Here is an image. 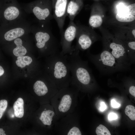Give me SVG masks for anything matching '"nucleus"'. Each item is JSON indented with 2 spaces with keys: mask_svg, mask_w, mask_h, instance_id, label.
Listing matches in <instances>:
<instances>
[{
  "mask_svg": "<svg viewBox=\"0 0 135 135\" xmlns=\"http://www.w3.org/2000/svg\"><path fill=\"white\" fill-rule=\"evenodd\" d=\"M80 51L74 50L67 54V58L71 74V86L82 90H88L93 84L94 78L88 62L82 60Z\"/></svg>",
  "mask_w": 135,
  "mask_h": 135,
  "instance_id": "obj_1",
  "label": "nucleus"
},
{
  "mask_svg": "<svg viewBox=\"0 0 135 135\" xmlns=\"http://www.w3.org/2000/svg\"><path fill=\"white\" fill-rule=\"evenodd\" d=\"M47 69L58 90L70 86L71 74L67 54L60 52L49 56Z\"/></svg>",
  "mask_w": 135,
  "mask_h": 135,
  "instance_id": "obj_2",
  "label": "nucleus"
},
{
  "mask_svg": "<svg viewBox=\"0 0 135 135\" xmlns=\"http://www.w3.org/2000/svg\"><path fill=\"white\" fill-rule=\"evenodd\" d=\"M78 90L70 85L60 89L51 99L50 104L58 120L75 111Z\"/></svg>",
  "mask_w": 135,
  "mask_h": 135,
  "instance_id": "obj_3",
  "label": "nucleus"
},
{
  "mask_svg": "<svg viewBox=\"0 0 135 135\" xmlns=\"http://www.w3.org/2000/svg\"><path fill=\"white\" fill-rule=\"evenodd\" d=\"M50 24H40L32 25L30 32L34 35L37 48L50 56L60 52V45L53 34Z\"/></svg>",
  "mask_w": 135,
  "mask_h": 135,
  "instance_id": "obj_4",
  "label": "nucleus"
},
{
  "mask_svg": "<svg viewBox=\"0 0 135 135\" xmlns=\"http://www.w3.org/2000/svg\"><path fill=\"white\" fill-rule=\"evenodd\" d=\"M87 54L90 60L102 74H112L130 69V68L118 62L104 48H103L102 52L99 54H94L88 51Z\"/></svg>",
  "mask_w": 135,
  "mask_h": 135,
  "instance_id": "obj_5",
  "label": "nucleus"
},
{
  "mask_svg": "<svg viewBox=\"0 0 135 135\" xmlns=\"http://www.w3.org/2000/svg\"><path fill=\"white\" fill-rule=\"evenodd\" d=\"M103 48L110 52L120 63L130 68L131 64L122 41L108 30H102Z\"/></svg>",
  "mask_w": 135,
  "mask_h": 135,
  "instance_id": "obj_6",
  "label": "nucleus"
},
{
  "mask_svg": "<svg viewBox=\"0 0 135 135\" xmlns=\"http://www.w3.org/2000/svg\"><path fill=\"white\" fill-rule=\"evenodd\" d=\"M32 25L23 17L17 20L0 24V38L7 42L30 33Z\"/></svg>",
  "mask_w": 135,
  "mask_h": 135,
  "instance_id": "obj_7",
  "label": "nucleus"
},
{
  "mask_svg": "<svg viewBox=\"0 0 135 135\" xmlns=\"http://www.w3.org/2000/svg\"><path fill=\"white\" fill-rule=\"evenodd\" d=\"M23 9L26 13L32 14L40 24H50L53 18L51 0H36L26 5Z\"/></svg>",
  "mask_w": 135,
  "mask_h": 135,
  "instance_id": "obj_8",
  "label": "nucleus"
},
{
  "mask_svg": "<svg viewBox=\"0 0 135 135\" xmlns=\"http://www.w3.org/2000/svg\"><path fill=\"white\" fill-rule=\"evenodd\" d=\"M76 25V42L74 50H88L94 43L102 39L90 26L77 24Z\"/></svg>",
  "mask_w": 135,
  "mask_h": 135,
  "instance_id": "obj_9",
  "label": "nucleus"
},
{
  "mask_svg": "<svg viewBox=\"0 0 135 135\" xmlns=\"http://www.w3.org/2000/svg\"><path fill=\"white\" fill-rule=\"evenodd\" d=\"M78 116L75 112L58 120L54 129V134L60 135H81L78 125Z\"/></svg>",
  "mask_w": 135,
  "mask_h": 135,
  "instance_id": "obj_10",
  "label": "nucleus"
},
{
  "mask_svg": "<svg viewBox=\"0 0 135 135\" xmlns=\"http://www.w3.org/2000/svg\"><path fill=\"white\" fill-rule=\"evenodd\" d=\"M24 17L22 11L13 0H0V24Z\"/></svg>",
  "mask_w": 135,
  "mask_h": 135,
  "instance_id": "obj_11",
  "label": "nucleus"
},
{
  "mask_svg": "<svg viewBox=\"0 0 135 135\" xmlns=\"http://www.w3.org/2000/svg\"><path fill=\"white\" fill-rule=\"evenodd\" d=\"M77 25L74 21H70L68 26L61 35L60 44L62 47L60 53L63 55L69 54L72 52L74 47L73 41L76 38Z\"/></svg>",
  "mask_w": 135,
  "mask_h": 135,
  "instance_id": "obj_12",
  "label": "nucleus"
},
{
  "mask_svg": "<svg viewBox=\"0 0 135 135\" xmlns=\"http://www.w3.org/2000/svg\"><path fill=\"white\" fill-rule=\"evenodd\" d=\"M69 0H51L53 16L58 26L60 32L62 34L66 16V10Z\"/></svg>",
  "mask_w": 135,
  "mask_h": 135,
  "instance_id": "obj_13",
  "label": "nucleus"
},
{
  "mask_svg": "<svg viewBox=\"0 0 135 135\" xmlns=\"http://www.w3.org/2000/svg\"><path fill=\"white\" fill-rule=\"evenodd\" d=\"M115 12V18L118 22L129 23L135 20V4L128 6L122 4L117 6Z\"/></svg>",
  "mask_w": 135,
  "mask_h": 135,
  "instance_id": "obj_14",
  "label": "nucleus"
},
{
  "mask_svg": "<svg viewBox=\"0 0 135 135\" xmlns=\"http://www.w3.org/2000/svg\"><path fill=\"white\" fill-rule=\"evenodd\" d=\"M104 11L96 9L95 7L92 8L89 24L91 28H97L102 25L105 17Z\"/></svg>",
  "mask_w": 135,
  "mask_h": 135,
  "instance_id": "obj_15",
  "label": "nucleus"
},
{
  "mask_svg": "<svg viewBox=\"0 0 135 135\" xmlns=\"http://www.w3.org/2000/svg\"><path fill=\"white\" fill-rule=\"evenodd\" d=\"M83 6L82 0H69L67 8L66 16L68 17L70 21H74Z\"/></svg>",
  "mask_w": 135,
  "mask_h": 135,
  "instance_id": "obj_16",
  "label": "nucleus"
},
{
  "mask_svg": "<svg viewBox=\"0 0 135 135\" xmlns=\"http://www.w3.org/2000/svg\"><path fill=\"white\" fill-rule=\"evenodd\" d=\"M120 32H117L114 34L116 37L122 40L135 41V29L134 28L125 26L120 27Z\"/></svg>",
  "mask_w": 135,
  "mask_h": 135,
  "instance_id": "obj_17",
  "label": "nucleus"
},
{
  "mask_svg": "<svg viewBox=\"0 0 135 135\" xmlns=\"http://www.w3.org/2000/svg\"><path fill=\"white\" fill-rule=\"evenodd\" d=\"M124 46L130 64L135 62V41H128L120 40Z\"/></svg>",
  "mask_w": 135,
  "mask_h": 135,
  "instance_id": "obj_18",
  "label": "nucleus"
},
{
  "mask_svg": "<svg viewBox=\"0 0 135 135\" xmlns=\"http://www.w3.org/2000/svg\"><path fill=\"white\" fill-rule=\"evenodd\" d=\"M21 37L14 40V43L16 46L13 50L14 54L16 56H23L25 55L27 52L26 47L24 46L23 39Z\"/></svg>",
  "mask_w": 135,
  "mask_h": 135,
  "instance_id": "obj_19",
  "label": "nucleus"
},
{
  "mask_svg": "<svg viewBox=\"0 0 135 135\" xmlns=\"http://www.w3.org/2000/svg\"><path fill=\"white\" fill-rule=\"evenodd\" d=\"M24 102L21 98H18L14 104L13 107L15 116L18 118L23 117L24 114Z\"/></svg>",
  "mask_w": 135,
  "mask_h": 135,
  "instance_id": "obj_20",
  "label": "nucleus"
},
{
  "mask_svg": "<svg viewBox=\"0 0 135 135\" xmlns=\"http://www.w3.org/2000/svg\"><path fill=\"white\" fill-rule=\"evenodd\" d=\"M17 60L16 61L17 66L21 68L25 67L26 65H29L32 61V58L28 56H18Z\"/></svg>",
  "mask_w": 135,
  "mask_h": 135,
  "instance_id": "obj_21",
  "label": "nucleus"
},
{
  "mask_svg": "<svg viewBox=\"0 0 135 135\" xmlns=\"http://www.w3.org/2000/svg\"><path fill=\"white\" fill-rule=\"evenodd\" d=\"M126 114L133 120H135V108L132 105L127 106L125 110Z\"/></svg>",
  "mask_w": 135,
  "mask_h": 135,
  "instance_id": "obj_22",
  "label": "nucleus"
},
{
  "mask_svg": "<svg viewBox=\"0 0 135 135\" xmlns=\"http://www.w3.org/2000/svg\"><path fill=\"white\" fill-rule=\"evenodd\" d=\"M97 135H111V134L108 129L105 126L100 124L97 127L96 131Z\"/></svg>",
  "mask_w": 135,
  "mask_h": 135,
  "instance_id": "obj_23",
  "label": "nucleus"
},
{
  "mask_svg": "<svg viewBox=\"0 0 135 135\" xmlns=\"http://www.w3.org/2000/svg\"><path fill=\"white\" fill-rule=\"evenodd\" d=\"M8 106L7 101L5 100H0V109L4 112Z\"/></svg>",
  "mask_w": 135,
  "mask_h": 135,
  "instance_id": "obj_24",
  "label": "nucleus"
},
{
  "mask_svg": "<svg viewBox=\"0 0 135 135\" xmlns=\"http://www.w3.org/2000/svg\"><path fill=\"white\" fill-rule=\"evenodd\" d=\"M117 115L115 113L111 112L108 115V119L110 120H116L117 118Z\"/></svg>",
  "mask_w": 135,
  "mask_h": 135,
  "instance_id": "obj_25",
  "label": "nucleus"
},
{
  "mask_svg": "<svg viewBox=\"0 0 135 135\" xmlns=\"http://www.w3.org/2000/svg\"><path fill=\"white\" fill-rule=\"evenodd\" d=\"M129 92L133 96H135V86H132L129 88Z\"/></svg>",
  "mask_w": 135,
  "mask_h": 135,
  "instance_id": "obj_26",
  "label": "nucleus"
},
{
  "mask_svg": "<svg viewBox=\"0 0 135 135\" xmlns=\"http://www.w3.org/2000/svg\"><path fill=\"white\" fill-rule=\"evenodd\" d=\"M112 107L113 108H118L120 106V104L114 100H112L111 102Z\"/></svg>",
  "mask_w": 135,
  "mask_h": 135,
  "instance_id": "obj_27",
  "label": "nucleus"
},
{
  "mask_svg": "<svg viewBox=\"0 0 135 135\" xmlns=\"http://www.w3.org/2000/svg\"><path fill=\"white\" fill-rule=\"evenodd\" d=\"M106 108V105L104 102H102L100 104V110L101 111H103Z\"/></svg>",
  "mask_w": 135,
  "mask_h": 135,
  "instance_id": "obj_28",
  "label": "nucleus"
},
{
  "mask_svg": "<svg viewBox=\"0 0 135 135\" xmlns=\"http://www.w3.org/2000/svg\"><path fill=\"white\" fill-rule=\"evenodd\" d=\"M4 72V70L2 67L0 66V76L2 75Z\"/></svg>",
  "mask_w": 135,
  "mask_h": 135,
  "instance_id": "obj_29",
  "label": "nucleus"
},
{
  "mask_svg": "<svg viewBox=\"0 0 135 135\" xmlns=\"http://www.w3.org/2000/svg\"><path fill=\"white\" fill-rule=\"evenodd\" d=\"M5 131L2 128H0V135H6Z\"/></svg>",
  "mask_w": 135,
  "mask_h": 135,
  "instance_id": "obj_30",
  "label": "nucleus"
},
{
  "mask_svg": "<svg viewBox=\"0 0 135 135\" xmlns=\"http://www.w3.org/2000/svg\"><path fill=\"white\" fill-rule=\"evenodd\" d=\"M4 112L0 109V119L2 118Z\"/></svg>",
  "mask_w": 135,
  "mask_h": 135,
  "instance_id": "obj_31",
  "label": "nucleus"
}]
</instances>
